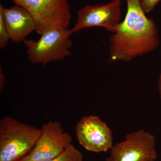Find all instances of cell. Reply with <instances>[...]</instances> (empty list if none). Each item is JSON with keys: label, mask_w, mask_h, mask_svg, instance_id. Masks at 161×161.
I'll use <instances>...</instances> for the list:
<instances>
[{"label": "cell", "mask_w": 161, "mask_h": 161, "mask_svg": "<svg viewBox=\"0 0 161 161\" xmlns=\"http://www.w3.org/2000/svg\"><path fill=\"white\" fill-rule=\"evenodd\" d=\"M127 12L110 38L109 55L113 60L129 62L156 49L158 31L152 19L147 17L142 0H122Z\"/></svg>", "instance_id": "cell-1"}, {"label": "cell", "mask_w": 161, "mask_h": 161, "mask_svg": "<svg viewBox=\"0 0 161 161\" xmlns=\"http://www.w3.org/2000/svg\"><path fill=\"white\" fill-rule=\"evenodd\" d=\"M41 129L6 116L0 121V161H20L34 147Z\"/></svg>", "instance_id": "cell-2"}, {"label": "cell", "mask_w": 161, "mask_h": 161, "mask_svg": "<svg viewBox=\"0 0 161 161\" xmlns=\"http://www.w3.org/2000/svg\"><path fill=\"white\" fill-rule=\"evenodd\" d=\"M72 34L69 28L54 29L43 32L37 40L26 39L23 42L28 59L32 64L43 66L53 61L64 60L71 54Z\"/></svg>", "instance_id": "cell-3"}, {"label": "cell", "mask_w": 161, "mask_h": 161, "mask_svg": "<svg viewBox=\"0 0 161 161\" xmlns=\"http://www.w3.org/2000/svg\"><path fill=\"white\" fill-rule=\"evenodd\" d=\"M27 10L35 20L36 31L41 35L54 29L68 28L72 14L68 0H12Z\"/></svg>", "instance_id": "cell-4"}, {"label": "cell", "mask_w": 161, "mask_h": 161, "mask_svg": "<svg viewBox=\"0 0 161 161\" xmlns=\"http://www.w3.org/2000/svg\"><path fill=\"white\" fill-rule=\"evenodd\" d=\"M110 151L106 161H155L158 158L155 136L143 129L128 133Z\"/></svg>", "instance_id": "cell-5"}, {"label": "cell", "mask_w": 161, "mask_h": 161, "mask_svg": "<svg viewBox=\"0 0 161 161\" xmlns=\"http://www.w3.org/2000/svg\"><path fill=\"white\" fill-rule=\"evenodd\" d=\"M41 133L34 147L20 161H48L64 151L71 145L72 137L57 121L42 125Z\"/></svg>", "instance_id": "cell-6"}, {"label": "cell", "mask_w": 161, "mask_h": 161, "mask_svg": "<svg viewBox=\"0 0 161 161\" xmlns=\"http://www.w3.org/2000/svg\"><path fill=\"white\" fill-rule=\"evenodd\" d=\"M122 0H112L102 5H86L78 12L72 34L93 27H103L114 33L120 23Z\"/></svg>", "instance_id": "cell-7"}, {"label": "cell", "mask_w": 161, "mask_h": 161, "mask_svg": "<svg viewBox=\"0 0 161 161\" xmlns=\"http://www.w3.org/2000/svg\"><path fill=\"white\" fill-rule=\"evenodd\" d=\"M75 131L79 144L90 152H107L114 145L112 130L96 115H87L80 119Z\"/></svg>", "instance_id": "cell-8"}, {"label": "cell", "mask_w": 161, "mask_h": 161, "mask_svg": "<svg viewBox=\"0 0 161 161\" xmlns=\"http://www.w3.org/2000/svg\"><path fill=\"white\" fill-rule=\"evenodd\" d=\"M0 13L3 14L10 40L13 43L23 42L32 32L36 30L34 19L22 6L15 5L6 8L1 5Z\"/></svg>", "instance_id": "cell-9"}, {"label": "cell", "mask_w": 161, "mask_h": 161, "mask_svg": "<svg viewBox=\"0 0 161 161\" xmlns=\"http://www.w3.org/2000/svg\"><path fill=\"white\" fill-rule=\"evenodd\" d=\"M83 155L80 150L73 145L58 156L48 161H83Z\"/></svg>", "instance_id": "cell-10"}, {"label": "cell", "mask_w": 161, "mask_h": 161, "mask_svg": "<svg viewBox=\"0 0 161 161\" xmlns=\"http://www.w3.org/2000/svg\"><path fill=\"white\" fill-rule=\"evenodd\" d=\"M10 40L8 30L4 22L3 14L0 13V48L6 47L9 40Z\"/></svg>", "instance_id": "cell-11"}, {"label": "cell", "mask_w": 161, "mask_h": 161, "mask_svg": "<svg viewBox=\"0 0 161 161\" xmlns=\"http://www.w3.org/2000/svg\"><path fill=\"white\" fill-rule=\"evenodd\" d=\"M161 0H142L141 4L146 14L152 11Z\"/></svg>", "instance_id": "cell-12"}, {"label": "cell", "mask_w": 161, "mask_h": 161, "mask_svg": "<svg viewBox=\"0 0 161 161\" xmlns=\"http://www.w3.org/2000/svg\"><path fill=\"white\" fill-rule=\"evenodd\" d=\"M5 77L2 69V68H0V90L1 92L3 91L5 85Z\"/></svg>", "instance_id": "cell-13"}, {"label": "cell", "mask_w": 161, "mask_h": 161, "mask_svg": "<svg viewBox=\"0 0 161 161\" xmlns=\"http://www.w3.org/2000/svg\"><path fill=\"white\" fill-rule=\"evenodd\" d=\"M158 89L159 94L160 98L161 101V73L159 75L158 81Z\"/></svg>", "instance_id": "cell-14"}, {"label": "cell", "mask_w": 161, "mask_h": 161, "mask_svg": "<svg viewBox=\"0 0 161 161\" xmlns=\"http://www.w3.org/2000/svg\"><path fill=\"white\" fill-rule=\"evenodd\" d=\"M1 1H3V0H1Z\"/></svg>", "instance_id": "cell-15"}]
</instances>
